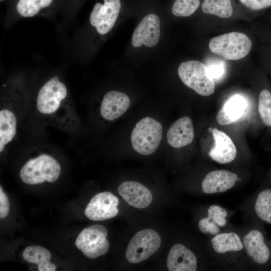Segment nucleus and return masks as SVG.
<instances>
[{
	"label": "nucleus",
	"mask_w": 271,
	"mask_h": 271,
	"mask_svg": "<svg viewBox=\"0 0 271 271\" xmlns=\"http://www.w3.org/2000/svg\"><path fill=\"white\" fill-rule=\"evenodd\" d=\"M61 171L59 163L52 156L42 154L28 161L20 172L22 181L26 184L34 185L47 181L55 182Z\"/></svg>",
	"instance_id": "nucleus-1"
},
{
	"label": "nucleus",
	"mask_w": 271,
	"mask_h": 271,
	"mask_svg": "<svg viewBox=\"0 0 271 271\" xmlns=\"http://www.w3.org/2000/svg\"><path fill=\"white\" fill-rule=\"evenodd\" d=\"M162 136V124L153 118L145 117L137 122L133 128L130 136L131 144L138 153L149 155L158 148Z\"/></svg>",
	"instance_id": "nucleus-2"
},
{
	"label": "nucleus",
	"mask_w": 271,
	"mask_h": 271,
	"mask_svg": "<svg viewBox=\"0 0 271 271\" xmlns=\"http://www.w3.org/2000/svg\"><path fill=\"white\" fill-rule=\"evenodd\" d=\"M252 42L245 34L237 32L224 34L212 38L209 48L213 53L229 60H238L247 56Z\"/></svg>",
	"instance_id": "nucleus-3"
},
{
	"label": "nucleus",
	"mask_w": 271,
	"mask_h": 271,
	"mask_svg": "<svg viewBox=\"0 0 271 271\" xmlns=\"http://www.w3.org/2000/svg\"><path fill=\"white\" fill-rule=\"evenodd\" d=\"M178 73L183 83L198 94L207 96L214 93V79L210 76L208 67L201 62H183L180 65Z\"/></svg>",
	"instance_id": "nucleus-4"
},
{
	"label": "nucleus",
	"mask_w": 271,
	"mask_h": 271,
	"mask_svg": "<svg viewBox=\"0 0 271 271\" xmlns=\"http://www.w3.org/2000/svg\"><path fill=\"white\" fill-rule=\"evenodd\" d=\"M161 244L160 235L151 229H145L137 232L127 245L125 256L133 263L142 262L155 253Z\"/></svg>",
	"instance_id": "nucleus-5"
},
{
	"label": "nucleus",
	"mask_w": 271,
	"mask_h": 271,
	"mask_svg": "<svg viewBox=\"0 0 271 271\" xmlns=\"http://www.w3.org/2000/svg\"><path fill=\"white\" fill-rule=\"evenodd\" d=\"M107 230L102 225H93L83 229L78 235L75 245L86 257L95 258L106 253L109 248L106 239Z\"/></svg>",
	"instance_id": "nucleus-6"
},
{
	"label": "nucleus",
	"mask_w": 271,
	"mask_h": 271,
	"mask_svg": "<svg viewBox=\"0 0 271 271\" xmlns=\"http://www.w3.org/2000/svg\"><path fill=\"white\" fill-rule=\"evenodd\" d=\"M65 85L54 76L40 88L37 98V108L43 114L54 113L59 108L62 101L66 97Z\"/></svg>",
	"instance_id": "nucleus-7"
},
{
	"label": "nucleus",
	"mask_w": 271,
	"mask_h": 271,
	"mask_svg": "<svg viewBox=\"0 0 271 271\" xmlns=\"http://www.w3.org/2000/svg\"><path fill=\"white\" fill-rule=\"evenodd\" d=\"M96 3L90 13V24L101 35L108 33L113 27L121 8L120 0H103Z\"/></svg>",
	"instance_id": "nucleus-8"
},
{
	"label": "nucleus",
	"mask_w": 271,
	"mask_h": 271,
	"mask_svg": "<svg viewBox=\"0 0 271 271\" xmlns=\"http://www.w3.org/2000/svg\"><path fill=\"white\" fill-rule=\"evenodd\" d=\"M118 198L109 192L97 194L90 200L84 211L85 216L94 221H102L116 216L118 213Z\"/></svg>",
	"instance_id": "nucleus-9"
},
{
	"label": "nucleus",
	"mask_w": 271,
	"mask_h": 271,
	"mask_svg": "<svg viewBox=\"0 0 271 271\" xmlns=\"http://www.w3.org/2000/svg\"><path fill=\"white\" fill-rule=\"evenodd\" d=\"M160 37V20L156 14H150L144 17L135 29L131 38V44L136 48L144 45L148 47L155 46Z\"/></svg>",
	"instance_id": "nucleus-10"
},
{
	"label": "nucleus",
	"mask_w": 271,
	"mask_h": 271,
	"mask_svg": "<svg viewBox=\"0 0 271 271\" xmlns=\"http://www.w3.org/2000/svg\"><path fill=\"white\" fill-rule=\"evenodd\" d=\"M117 191L128 204L137 208H145L152 201L153 196L151 191L138 182H124L118 186Z\"/></svg>",
	"instance_id": "nucleus-11"
},
{
	"label": "nucleus",
	"mask_w": 271,
	"mask_h": 271,
	"mask_svg": "<svg viewBox=\"0 0 271 271\" xmlns=\"http://www.w3.org/2000/svg\"><path fill=\"white\" fill-rule=\"evenodd\" d=\"M130 101L123 92L112 90L106 93L101 101L100 114L107 120H113L122 115L129 108Z\"/></svg>",
	"instance_id": "nucleus-12"
},
{
	"label": "nucleus",
	"mask_w": 271,
	"mask_h": 271,
	"mask_svg": "<svg viewBox=\"0 0 271 271\" xmlns=\"http://www.w3.org/2000/svg\"><path fill=\"white\" fill-rule=\"evenodd\" d=\"M214 147L209 152V157L219 164H227L236 157L237 150L233 142L225 132L214 128L212 129Z\"/></svg>",
	"instance_id": "nucleus-13"
},
{
	"label": "nucleus",
	"mask_w": 271,
	"mask_h": 271,
	"mask_svg": "<svg viewBox=\"0 0 271 271\" xmlns=\"http://www.w3.org/2000/svg\"><path fill=\"white\" fill-rule=\"evenodd\" d=\"M167 266L169 271H195L197 260L191 250L182 244L177 243L170 249Z\"/></svg>",
	"instance_id": "nucleus-14"
},
{
	"label": "nucleus",
	"mask_w": 271,
	"mask_h": 271,
	"mask_svg": "<svg viewBox=\"0 0 271 271\" xmlns=\"http://www.w3.org/2000/svg\"><path fill=\"white\" fill-rule=\"evenodd\" d=\"M194 137L193 122L188 116L182 117L174 122L167 134L168 143L175 148L189 145L193 141Z\"/></svg>",
	"instance_id": "nucleus-15"
},
{
	"label": "nucleus",
	"mask_w": 271,
	"mask_h": 271,
	"mask_svg": "<svg viewBox=\"0 0 271 271\" xmlns=\"http://www.w3.org/2000/svg\"><path fill=\"white\" fill-rule=\"evenodd\" d=\"M237 179V175L224 170L209 173L202 182V189L206 194L222 193L232 188Z\"/></svg>",
	"instance_id": "nucleus-16"
},
{
	"label": "nucleus",
	"mask_w": 271,
	"mask_h": 271,
	"mask_svg": "<svg viewBox=\"0 0 271 271\" xmlns=\"http://www.w3.org/2000/svg\"><path fill=\"white\" fill-rule=\"evenodd\" d=\"M243 244L247 254L259 264L265 263L270 257V250L264 240L262 233L252 229L243 238Z\"/></svg>",
	"instance_id": "nucleus-17"
},
{
	"label": "nucleus",
	"mask_w": 271,
	"mask_h": 271,
	"mask_svg": "<svg viewBox=\"0 0 271 271\" xmlns=\"http://www.w3.org/2000/svg\"><path fill=\"white\" fill-rule=\"evenodd\" d=\"M247 108L245 99L239 95L231 97L218 112L216 120L221 125L236 122L244 113Z\"/></svg>",
	"instance_id": "nucleus-18"
},
{
	"label": "nucleus",
	"mask_w": 271,
	"mask_h": 271,
	"mask_svg": "<svg viewBox=\"0 0 271 271\" xmlns=\"http://www.w3.org/2000/svg\"><path fill=\"white\" fill-rule=\"evenodd\" d=\"M23 257L29 262L37 264L39 271H54L55 265L51 263V253L45 248L37 245L30 246L23 252Z\"/></svg>",
	"instance_id": "nucleus-19"
},
{
	"label": "nucleus",
	"mask_w": 271,
	"mask_h": 271,
	"mask_svg": "<svg viewBox=\"0 0 271 271\" xmlns=\"http://www.w3.org/2000/svg\"><path fill=\"white\" fill-rule=\"evenodd\" d=\"M213 250L217 253L239 251L243 248V244L239 236L234 232L219 233L211 239Z\"/></svg>",
	"instance_id": "nucleus-20"
},
{
	"label": "nucleus",
	"mask_w": 271,
	"mask_h": 271,
	"mask_svg": "<svg viewBox=\"0 0 271 271\" xmlns=\"http://www.w3.org/2000/svg\"><path fill=\"white\" fill-rule=\"evenodd\" d=\"M17 131V119L14 113L7 109L0 111V152L15 137Z\"/></svg>",
	"instance_id": "nucleus-21"
},
{
	"label": "nucleus",
	"mask_w": 271,
	"mask_h": 271,
	"mask_svg": "<svg viewBox=\"0 0 271 271\" xmlns=\"http://www.w3.org/2000/svg\"><path fill=\"white\" fill-rule=\"evenodd\" d=\"M201 9L204 14L221 18H228L233 13L231 0H204Z\"/></svg>",
	"instance_id": "nucleus-22"
},
{
	"label": "nucleus",
	"mask_w": 271,
	"mask_h": 271,
	"mask_svg": "<svg viewBox=\"0 0 271 271\" xmlns=\"http://www.w3.org/2000/svg\"><path fill=\"white\" fill-rule=\"evenodd\" d=\"M254 210L261 220L271 224V189H264L258 194Z\"/></svg>",
	"instance_id": "nucleus-23"
},
{
	"label": "nucleus",
	"mask_w": 271,
	"mask_h": 271,
	"mask_svg": "<svg viewBox=\"0 0 271 271\" xmlns=\"http://www.w3.org/2000/svg\"><path fill=\"white\" fill-rule=\"evenodd\" d=\"M53 0H19L16 8L19 14L23 17H32L40 10L51 5Z\"/></svg>",
	"instance_id": "nucleus-24"
},
{
	"label": "nucleus",
	"mask_w": 271,
	"mask_h": 271,
	"mask_svg": "<svg viewBox=\"0 0 271 271\" xmlns=\"http://www.w3.org/2000/svg\"><path fill=\"white\" fill-rule=\"evenodd\" d=\"M258 112L263 124L271 127V91L262 89L258 95Z\"/></svg>",
	"instance_id": "nucleus-25"
},
{
	"label": "nucleus",
	"mask_w": 271,
	"mask_h": 271,
	"mask_svg": "<svg viewBox=\"0 0 271 271\" xmlns=\"http://www.w3.org/2000/svg\"><path fill=\"white\" fill-rule=\"evenodd\" d=\"M200 4V0H174L171 12L176 17H189L198 9Z\"/></svg>",
	"instance_id": "nucleus-26"
},
{
	"label": "nucleus",
	"mask_w": 271,
	"mask_h": 271,
	"mask_svg": "<svg viewBox=\"0 0 271 271\" xmlns=\"http://www.w3.org/2000/svg\"><path fill=\"white\" fill-rule=\"evenodd\" d=\"M207 217L219 227H223L226 223L225 219L227 212L225 209L217 205H211L208 209Z\"/></svg>",
	"instance_id": "nucleus-27"
},
{
	"label": "nucleus",
	"mask_w": 271,
	"mask_h": 271,
	"mask_svg": "<svg viewBox=\"0 0 271 271\" xmlns=\"http://www.w3.org/2000/svg\"><path fill=\"white\" fill-rule=\"evenodd\" d=\"M246 8L255 12H260L271 8V0H239Z\"/></svg>",
	"instance_id": "nucleus-28"
},
{
	"label": "nucleus",
	"mask_w": 271,
	"mask_h": 271,
	"mask_svg": "<svg viewBox=\"0 0 271 271\" xmlns=\"http://www.w3.org/2000/svg\"><path fill=\"white\" fill-rule=\"evenodd\" d=\"M200 230L204 233L216 235L220 232L219 226L209 218H203L198 223Z\"/></svg>",
	"instance_id": "nucleus-29"
},
{
	"label": "nucleus",
	"mask_w": 271,
	"mask_h": 271,
	"mask_svg": "<svg viewBox=\"0 0 271 271\" xmlns=\"http://www.w3.org/2000/svg\"><path fill=\"white\" fill-rule=\"evenodd\" d=\"M10 202L7 195L4 192L2 186L0 187V218H6L10 212Z\"/></svg>",
	"instance_id": "nucleus-30"
},
{
	"label": "nucleus",
	"mask_w": 271,
	"mask_h": 271,
	"mask_svg": "<svg viewBox=\"0 0 271 271\" xmlns=\"http://www.w3.org/2000/svg\"><path fill=\"white\" fill-rule=\"evenodd\" d=\"M208 68L209 74L213 79L219 78L224 73V67L220 64L213 65Z\"/></svg>",
	"instance_id": "nucleus-31"
},
{
	"label": "nucleus",
	"mask_w": 271,
	"mask_h": 271,
	"mask_svg": "<svg viewBox=\"0 0 271 271\" xmlns=\"http://www.w3.org/2000/svg\"><path fill=\"white\" fill-rule=\"evenodd\" d=\"M0 1L2 2V1H4V0H0Z\"/></svg>",
	"instance_id": "nucleus-32"
},
{
	"label": "nucleus",
	"mask_w": 271,
	"mask_h": 271,
	"mask_svg": "<svg viewBox=\"0 0 271 271\" xmlns=\"http://www.w3.org/2000/svg\"><path fill=\"white\" fill-rule=\"evenodd\" d=\"M270 75H271V72H270Z\"/></svg>",
	"instance_id": "nucleus-33"
}]
</instances>
